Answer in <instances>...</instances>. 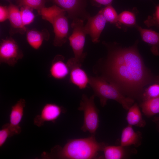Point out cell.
<instances>
[{"label":"cell","instance_id":"22","mask_svg":"<svg viewBox=\"0 0 159 159\" xmlns=\"http://www.w3.org/2000/svg\"><path fill=\"white\" fill-rule=\"evenodd\" d=\"M120 24L127 26H135L136 18L134 14L129 11H124L118 15Z\"/></svg>","mask_w":159,"mask_h":159},{"label":"cell","instance_id":"9","mask_svg":"<svg viewBox=\"0 0 159 159\" xmlns=\"http://www.w3.org/2000/svg\"><path fill=\"white\" fill-rule=\"evenodd\" d=\"M87 21L84 29L87 34L90 37L92 41L94 43L99 42V38L107 22L102 13L100 10L95 15L90 16L87 19Z\"/></svg>","mask_w":159,"mask_h":159},{"label":"cell","instance_id":"17","mask_svg":"<svg viewBox=\"0 0 159 159\" xmlns=\"http://www.w3.org/2000/svg\"><path fill=\"white\" fill-rule=\"evenodd\" d=\"M70 81L80 89L86 88L89 84V77L85 72L79 66H74L69 69Z\"/></svg>","mask_w":159,"mask_h":159},{"label":"cell","instance_id":"30","mask_svg":"<svg viewBox=\"0 0 159 159\" xmlns=\"http://www.w3.org/2000/svg\"><path fill=\"white\" fill-rule=\"evenodd\" d=\"M153 121L155 124L157 129L159 132V116L155 117Z\"/></svg>","mask_w":159,"mask_h":159},{"label":"cell","instance_id":"19","mask_svg":"<svg viewBox=\"0 0 159 159\" xmlns=\"http://www.w3.org/2000/svg\"><path fill=\"white\" fill-rule=\"evenodd\" d=\"M142 111L148 117L159 113V96L143 101L141 105Z\"/></svg>","mask_w":159,"mask_h":159},{"label":"cell","instance_id":"13","mask_svg":"<svg viewBox=\"0 0 159 159\" xmlns=\"http://www.w3.org/2000/svg\"><path fill=\"white\" fill-rule=\"evenodd\" d=\"M135 26L143 41L151 46L152 53L155 55H159V32L151 29L143 28L137 24Z\"/></svg>","mask_w":159,"mask_h":159},{"label":"cell","instance_id":"27","mask_svg":"<svg viewBox=\"0 0 159 159\" xmlns=\"http://www.w3.org/2000/svg\"><path fill=\"white\" fill-rule=\"evenodd\" d=\"M12 136L9 126V123L4 125L0 130V147H1L8 138Z\"/></svg>","mask_w":159,"mask_h":159},{"label":"cell","instance_id":"15","mask_svg":"<svg viewBox=\"0 0 159 159\" xmlns=\"http://www.w3.org/2000/svg\"><path fill=\"white\" fill-rule=\"evenodd\" d=\"M141 140V133L135 131L132 126L128 125L122 130L120 141L121 146L124 147L131 145L139 146Z\"/></svg>","mask_w":159,"mask_h":159},{"label":"cell","instance_id":"2","mask_svg":"<svg viewBox=\"0 0 159 159\" xmlns=\"http://www.w3.org/2000/svg\"><path fill=\"white\" fill-rule=\"evenodd\" d=\"M104 146L96 140L93 134L87 138L70 140L63 147L56 146L50 153L43 152L41 157L43 159H94Z\"/></svg>","mask_w":159,"mask_h":159},{"label":"cell","instance_id":"16","mask_svg":"<svg viewBox=\"0 0 159 159\" xmlns=\"http://www.w3.org/2000/svg\"><path fill=\"white\" fill-rule=\"evenodd\" d=\"M49 37V34L47 30H43L42 32L34 29L26 31L27 41L29 45L35 49H39L43 40H48Z\"/></svg>","mask_w":159,"mask_h":159},{"label":"cell","instance_id":"11","mask_svg":"<svg viewBox=\"0 0 159 159\" xmlns=\"http://www.w3.org/2000/svg\"><path fill=\"white\" fill-rule=\"evenodd\" d=\"M26 104L25 100L19 99L11 107L9 115V126L12 136L21 132L20 123L22 118Z\"/></svg>","mask_w":159,"mask_h":159},{"label":"cell","instance_id":"5","mask_svg":"<svg viewBox=\"0 0 159 159\" xmlns=\"http://www.w3.org/2000/svg\"><path fill=\"white\" fill-rule=\"evenodd\" d=\"M84 21L83 20L77 18L73 20L71 24L72 32L69 39L74 57L70 59L67 62L69 69L74 66L81 67L85 56L83 51L87 34L85 30Z\"/></svg>","mask_w":159,"mask_h":159},{"label":"cell","instance_id":"20","mask_svg":"<svg viewBox=\"0 0 159 159\" xmlns=\"http://www.w3.org/2000/svg\"><path fill=\"white\" fill-rule=\"evenodd\" d=\"M102 150L106 159H122L125 155L124 147L120 145L104 146Z\"/></svg>","mask_w":159,"mask_h":159},{"label":"cell","instance_id":"12","mask_svg":"<svg viewBox=\"0 0 159 159\" xmlns=\"http://www.w3.org/2000/svg\"><path fill=\"white\" fill-rule=\"evenodd\" d=\"M8 8L9 13L8 19L11 25L10 34L16 33L24 34L27 30L23 24L20 10L17 6L10 2Z\"/></svg>","mask_w":159,"mask_h":159},{"label":"cell","instance_id":"21","mask_svg":"<svg viewBox=\"0 0 159 159\" xmlns=\"http://www.w3.org/2000/svg\"><path fill=\"white\" fill-rule=\"evenodd\" d=\"M102 9V14L107 22L115 24L117 27L121 28V25L118 21V15L111 4L106 6Z\"/></svg>","mask_w":159,"mask_h":159},{"label":"cell","instance_id":"24","mask_svg":"<svg viewBox=\"0 0 159 159\" xmlns=\"http://www.w3.org/2000/svg\"><path fill=\"white\" fill-rule=\"evenodd\" d=\"M33 9L27 6H21L20 11L24 25L25 26L32 23L35 15L32 12Z\"/></svg>","mask_w":159,"mask_h":159},{"label":"cell","instance_id":"25","mask_svg":"<svg viewBox=\"0 0 159 159\" xmlns=\"http://www.w3.org/2000/svg\"><path fill=\"white\" fill-rule=\"evenodd\" d=\"M159 96V85L155 84L150 86L143 95V101Z\"/></svg>","mask_w":159,"mask_h":159},{"label":"cell","instance_id":"26","mask_svg":"<svg viewBox=\"0 0 159 159\" xmlns=\"http://www.w3.org/2000/svg\"><path fill=\"white\" fill-rule=\"evenodd\" d=\"M144 23L148 27L155 26L159 29V5L156 7L153 15L149 16Z\"/></svg>","mask_w":159,"mask_h":159},{"label":"cell","instance_id":"6","mask_svg":"<svg viewBox=\"0 0 159 159\" xmlns=\"http://www.w3.org/2000/svg\"><path fill=\"white\" fill-rule=\"evenodd\" d=\"M95 96L89 98L85 94L82 97L78 110L84 113L83 123L81 129L84 132H88L95 134L99 125V111L95 102Z\"/></svg>","mask_w":159,"mask_h":159},{"label":"cell","instance_id":"10","mask_svg":"<svg viewBox=\"0 0 159 159\" xmlns=\"http://www.w3.org/2000/svg\"><path fill=\"white\" fill-rule=\"evenodd\" d=\"M64 112L63 107L55 104L46 103L43 107L40 114L34 117V123L40 127L44 125L46 122H54Z\"/></svg>","mask_w":159,"mask_h":159},{"label":"cell","instance_id":"7","mask_svg":"<svg viewBox=\"0 0 159 159\" xmlns=\"http://www.w3.org/2000/svg\"><path fill=\"white\" fill-rule=\"evenodd\" d=\"M23 54L16 42L11 37L2 39L0 44V62L14 66L23 57Z\"/></svg>","mask_w":159,"mask_h":159},{"label":"cell","instance_id":"1","mask_svg":"<svg viewBox=\"0 0 159 159\" xmlns=\"http://www.w3.org/2000/svg\"><path fill=\"white\" fill-rule=\"evenodd\" d=\"M136 46V44L127 48L111 49L103 68L102 77L117 86L124 95H138L150 81Z\"/></svg>","mask_w":159,"mask_h":159},{"label":"cell","instance_id":"31","mask_svg":"<svg viewBox=\"0 0 159 159\" xmlns=\"http://www.w3.org/2000/svg\"></svg>","mask_w":159,"mask_h":159},{"label":"cell","instance_id":"4","mask_svg":"<svg viewBox=\"0 0 159 159\" xmlns=\"http://www.w3.org/2000/svg\"><path fill=\"white\" fill-rule=\"evenodd\" d=\"M66 13L56 5L49 7H44L38 11L43 19L52 25L55 34L53 44L56 47H61L67 41L69 24Z\"/></svg>","mask_w":159,"mask_h":159},{"label":"cell","instance_id":"29","mask_svg":"<svg viewBox=\"0 0 159 159\" xmlns=\"http://www.w3.org/2000/svg\"><path fill=\"white\" fill-rule=\"evenodd\" d=\"M98 6L104 5L106 6L111 4L113 0H90Z\"/></svg>","mask_w":159,"mask_h":159},{"label":"cell","instance_id":"8","mask_svg":"<svg viewBox=\"0 0 159 159\" xmlns=\"http://www.w3.org/2000/svg\"><path fill=\"white\" fill-rule=\"evenodd\" d=\"M67 13L72 20L80 19L85 20L90 16L86 10L87 0H50Z\"/></svg>","mask_w":159,"mask_h":159},{"label":"cell","instance_id":"18","mask_svg":"<svg viewBox=\"0 0 159 159\" xmlns=\"http://www.w3.org/2000/svg\"><path fill=\"white\" fill-rule=\"evenodd\" d=\"M126 120L128 125L132 126L143 127L146 125V122L137 103L132 105L128 110Z\"/></svg>","mask_w":159,"mask_h":159},{"label":"cell","instance_id":"23","mask_svg":"<svg viewBox=\"0 0 159 159\" xmlns=\"http://www.w3.org/2000/svg\"><path fill=\"white\" fill-rule=\"evenodd\" d=\"M47 0H16L19 6H27L32 9L40 10L45 7V4Z\"/></svg>","mask_w":159,"mask_h":159},{"label":"cell","instance_id":"28","mask_svg":"<svg viewBox=\"0 0 159 159\" xmlns=\"http://www.w3.org/2000/svg\"><path fill=\"white\" fill-rule=\"evenodd\" d=\"M9 15V13L8 7L1 5L0 6V22H2L8 19Z\"/></svg>","mask_w":159,"mask_h":159},{"label":"cell","instance_id":"3","mask_svg":"<svg viewBox=\"0 0 159 159\" xmlns=\"http://www.w3.org/2000/svg\"><path fill=\"white\" fill-rule=\"evenodd\" d=\"M89 84L95 96L99 98L102 107L106 105L109 99L116 101L126 110H128L134 103L133 99L125 97L117 86L102 77H90Z\"/></svg>","mask_w":159,"mask_h":159},{"label":"cell","instance_id":"14","mask_svg":"<svg viewBox=\"0 0 159 159\" xmlns=\"http://www.w3.org/2000/svg\"><path fill=\"white\" fill-rule=\"evenodd\" d=\"M64 60V57L60 55H57L54 58L49 69L50 75L53 78L62 79L68 74L69 69Z\"/></svg>","mask_w":159,"mask_h":159}]
</instances>
